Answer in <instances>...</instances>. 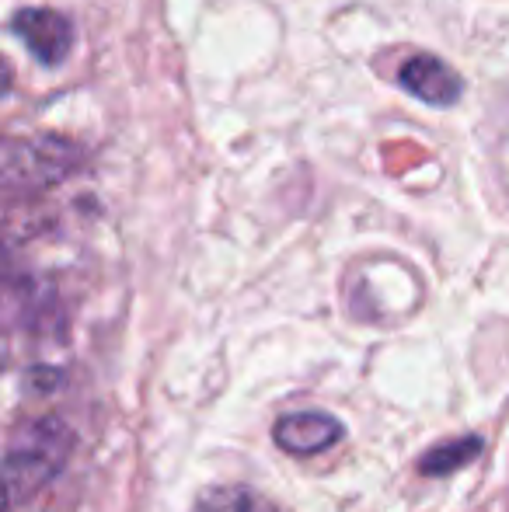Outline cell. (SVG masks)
<instances>
[{
    "label": "cell",
    "instance_id": "6da1fadb",
    "mask_svg": "<svg viewBox=\"0 0 509 512\" xmlns=\"http://www.w3.org/2000/svg\"><path fill=\"white\" fill-rule=\"evenodd\" d=\"M74 450V429L63 418H32L7 443L4 457V492L7 506L28 502L39 495L56 474L67 467Z\"/></svg>",
    "mask_w": 509,
    "mask_h": 512
},
{
    "label": "cell",
    "instance_id": "3957f363",
    "mask_svg": "<svg viewBox=\"0 0 509 512\" xmlns=\"http://www.w3.org/2000/svg\"><path fill=\"white\" fill-rule=\"evenodd\" d=\"M398 84L419 102L433 105V108H450L461 102L464 95V81L450 63H443L433 53H419L412 60H405V67L398 70Z\"/></svg>",
    "mask_w": 509,
    "mask_h": 512
},
{
    "label": "cell",
    "instance_id": "277c9868",
    "mask_svg": "<svg viewBox=\"0 0 509 512\" xmlns=\"http://www.w3.org/2000/svg\"><path fill=\"white\" fill-rule=\"evenodd\" d=\"M272 436L293 457H314V453L339 443L342 422L325 415V411H290V415H283L272 425Z\"/></svg>",
    "mask_w": 509,
    "mask_h": 512
},
{
    "label": "cell",
    "instance_id": "7a4b0ae2",
    "mask_svg": "<svg viewBox=\"0 0 509 512\" xmlns=\"http://www.w3.org/2000/svg\"><path fill=\"white\" fill-rule=\"evenodd\" d=\"M11 32L25 42V49L42 67H56L74 49V25H70L67 14L53 11V7H25V11H18L11 21Z\"/></svg>",
    "mask_w": 509,
    "mask_h": 512
},
{
    "label": "cell",
    "instance_id": "8992f818",
    "mask_svg": "<svg viewBox=\"0 0 509 512\" xmlns=\"http://www.w3.org/2000/svg\"><path fill=\"white\" fill-rule=\"evenodd\" d=\"M482 453V439L478 436H464V439H454V443H443V446H433L426 457L419 460V471L429 474V478H440V474H454L461 467H468L471 460Z\"/></svg>",
    "mask_w": 509,
    "mask_h": 512
},
{
    "label": "cell",
    "instance_id": "5b68a950",
    "mask_svg": "<svg viewBox=\"0 0 509 512\" xmlns=\"http://www.w3.org/2000/svg\"><path fill=\"white\" fill-rule=\"evenodd\" d=\"M189 512H283L269 495L255 492L248 485H217L206 488Z\"/></svg>",
    "mask_w": 509,
    "mask_h": 512
}]
</instances>
